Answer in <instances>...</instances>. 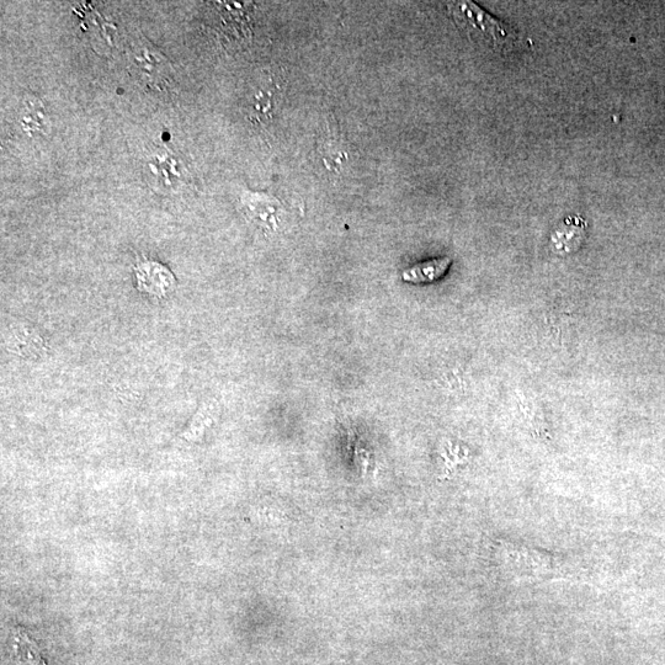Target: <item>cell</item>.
Instances as JSON below:
<instances>
[{
  "label": "cell",
  "mask_w": 665,
  "mask_h": 665,
  "mask_svg": "<svg viewBox=\"0 0 665 665\" xmlns=\"http://www.w3.org/2000/svg\"><path fill=\"white\" fill-rule=\"evenodd\" d=\"M497 557L500 568L512 581L542 582L571 573V566L562 557L518 542L499 541Z\"/></svg>",
  "instance_id": "1"
},
{
  "label": "cell",
  "mask_w": 665,
  "mask_h": 665,
  "mask_svg": "<svg viewBox=\"0 0 665 665\" xmlns=\"http://www.w3.org/2000/svg\"><path fill=\"white\" fill-rule=\"evenodd\" d=\"M130 67L138 81L158 90L173 83V67L168 58L156 46L145 39L132 45L129 55Z\"/></svg>",
  "instance_id": "2"
},
{
  "label": "cell",
  "mask_w": 665,
  "mask_h": 665,
  "mask_svg": "<svg viewBox=\"0 0 665 665\" xmlns=\"http://www.w3.org/2000/svg\"><path fill=\"white\" fill-rule=\"evenodd\" d=\"M449 9L454 19L468 34L478 37L493 49H503L512 41L504 24L499 23L491 15L483 12L476 4L462 2L452 3Z\"/></svg>",
  "instance_id": "3"
},
{
  "label": "cell",
  "mask_w": 665,
  "mask_h": 665,
  "mask_svg": "<svg viewBox=\"0 0 665 665\" xmlns=\"http://www.w3.org/2000/svg\"><path fill=\"white\" fill-rule=\"evenodd\" d=\"M145 172L152 188L162 194L178 193L189 182L185 164L167 148H153L147 154Z\"/></svg>",
  "instance_id": "4"
},
{
  "label": "cell",
  "mask_w": 665,
  "mask_h": 665,
  "mask_svg": "<svg viewBox=\"0 0 665 665\" xmlns=\"http://www.w3.org/2000/svg\"><path fill=\"white\" fill-rule=\"evenodd\" d=\"M5 345L10 353L26 360L44 359L49 351L44 335L26 322L10 324L5 332Z\"/></svg>",
  "instance_id": "5"
},
{
  "label": "cell",
  "mask_w": 665,
  "mask_h": 665,
  "mask_svg": "<svg viewBox=\"0 0 665 665\" xmlns=\"http://www.w3.org/2000/svg\"><path fill=\"white\" fill-rule=\"evenodd\" d=\"M137 289L152 299L163 300L172 295L177 280L172 271L157 262H142L135 268Z\"/></svg>",
  "instance_id": "6"
},
{
  "label": "cell",
  "mask_w": 665,
  "mask_h": 665,
  "mask_svg": "<svg viewBox=\"0 0 665 665\" xmlns=\"http://www.w3.org/2000/svg\"><path fill=\"white\" fill-rule=\"evenodd\" d=\"M19 125L30 137H44L50 130V116L46 105L37 95H24L19 109Z\"/></svg>",
  "instance_id": "7"
},
{
  "label": "cell",
  "mask_w": 665,
  "mask_h": 665,
  "mask_svg": "<svg viewBox=\"0 0 665 665\" xmlns=\"http://www.w3.org/2000/svg\"><path fill=\"white\" fill-rule=\"evenodd\" d=\"M452 260L449 257L435 258L418 263L403 271L402 280L409 284H427L443 278Z\"/></svg>",
  "instance_id": "8"
},
{
  "label": "cell",
  "mask_w": 665,
  "mask_h": 665,
  "mask_svg": "<svg viewBox=\"0 0 665 665\" xmlns=\"http://www.w3.org/2000/svg\"><path fill=\"white\" fill-rule=\"evenodd\" d=\"M242 200L249 216L265 223H270V218L274 220L280 209L279 201L266 194L246 193Z\"/></svg>",
  "instance_id": "9"
},
{
  "label": "cell",
  "mask_w": 665,
  "mask_h": 665,
  "mask_svg": "<svg viewBox=\"0 0 665 665\" xmlns=\"http://www.w3.org/2000/svg\"><path fill=\"white\" fill-rule=\"evenodd\" d=\"M15 643H17V653L24 662L33 664L47 665L46 658L42 654L37 643L30 637L29 632L23 627H17L14 631Z\"/></svg>",
  "instance_id": "10"
}]
</instances>
